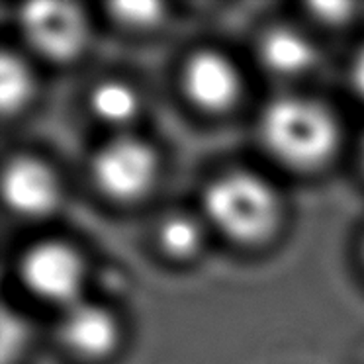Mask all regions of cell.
Returning a JSON list of instances; mask_svg holds the SVG:
<instances>
[{"instance_id": "cell-6", "label": "cell", "mask_w": 364, "mask_h": 364, "mask_svg": "<svg viewBox=\"0 0 364 364\" xmlns=\"http://www.w3.org/2000/svg\"><path fill=\"white\" fill-rule=\"evenodd\" d=\"M184 90L208 112H223L237 100L241 77L237 67L218 51H198L184 67Z\"/></svg>"}, {"instance_id": "cell-9", "label": "cell", "mask_w": 364, "mask_h": 364, "mask_svg": "<svg viewBox=\"0 0 364 364\" xmlns=\"http://www.w3.org/2000/svg\"><path fill=\"white\" fill-rule=\"evenodd\" d=\"M264 65L282 75L308 71L317 61V49L311 41L292 28H272L261 41Z\"/></svg>"}, {"instance_id": "cell-11", "label": "cell", "mask_w": 364, "mask_h": 364, "mask_svg": "<svg viewBox=\"0 0 364 364\" xmlns=\"http://www.w3.org/2000/svg\"><path fill=\"white\" fill-rule=\"evenodd\" d=\"M33 79L20 57L4 53L0 57V106L4 114L20 110L32 96Z\"/></svg>"}, {"instance_id": "cell-13", "label": "cell", "mask_w": 364, "mask_h": 364, "mask_svg": "<svg viewBox=\"0 0 364 364\" xmlns=\"http://www.w3.org/2000/svg\"><path fill=\"white\" fill-rule=\"evenodd\" d=\"M161 4L155 2H118L112 4V14L129 26H151L155 24L161 16Z\"/></svg>"}, {"instance_id": "cell-15", "label": "cell", "mask_w": 364, "mask_h": 364, "mask_svg": "<svg viewBox=\"0 0 364 364\" xmlns=\"http://www.w3.org/2000/svg\"><path fill=\"white\" fill-rule=\"evenodd\" d=\"M311 10L316 12L317 18H321L325 22H343L345 18H348L350 4H343V2H319V4H314Z\"/></svg>"}, {"instance_id": "cell-17", "label": "cell", "mask_w": 364, "mask_h": 364, "mask_svg": "<svg viewBox=\"0 0 364 364\" xmlns=\"http://www.w3.org/2000/svg\"><path fill=\"white\" fill-rule=\"evenodd\" d=\"M363 163H364V143H363Z\"/></svg>"}, {"instance_id": "cell-16", "label": "cell", "mask_w": 364, "mask_h": 364, "mask_svg": "<svg viewBox=\"0 0 364 364\" xmlns=\"http://www.w3.org/2000/svg\"><path fill=\"white\" fill-rule=\"evenodd\" d=\"M353 85L358 90V95L364 96V49L358 51V55L353 61Z\"/></svg>"}, {"instance_id": "cell-5", "label": "cell", "mask_w": 364, "mask_h": 364, "mask_svg": "<svg viewBox=\"0 0 364 364\" xmlns=\"http://www.w3.org/2000/svg\"><path fill=\"white\" fill-rule=\"evenodd\" d=\"M20 22L33 48L53 61L73 59L87 43V18L69 2L26 4L20 12Z\"/></svg>"}, {"instance_id": "cell-8", "label": "cell", "mask_w": 364, "mask_h": 364, "mask_svg": "<svg viewBox=\"0 0 364 364\" xmlns=\"http://www.w3.org/2000/svg\"><path fill=\"white\" fill-rule=\"evenodd\" d=\"M59 337L67 348L80 356L106 355L118 337V327L114 317L100 306L75 301L67 306L61 323Z\"/></svg>"}, {"instance_id": "cell-2", "label": "cell", "mask_w": 364, "mask_h": 364, "mask_svg": "<svg viewBox=\"0 0 364 364\" xmlns=\"http://www.w3.org/2000/svg\"><path fill=\"white\" fill-rule=\"evenodd\" d=\"M204 206L215 228L241 243L264 239L278 220V200L272 186L247 171L218 176L208 186Z\"/></svg>"}, {"instance_id": "cell-14", "label": "cell", "mask_w": 364, "mask_h": 364, "mask_svg": "<svg viewBox=\"0 0 364 364\" xmlns=\"http://www.w3.org/2000/svg\"><path fill=\"white\" fill-rule=\"evenodd\" d=\"M22 337H24V327L20 325V321L10 314H4L2 316V355L4 358H9L10 350L22 343Z\"/></svg>"}, {"instance_id": "cell-7", "label": "cell", "mask_w": 364, "mask_h": 364, "mask_svg": "<svg viewBox=\"0 0 364 364\" xmlns=\"http://www.w3.org/2000/svg\"><path fill=\"white\" fill-rule=\"evenodd\" d=\"M2 194L14 212L43 215L57 206L59 184L53 171L32 157H16L4 166Z\"/></svg>"}, {"instance_id": "cell-1", "label": "cell", "mask_w": 364, "mask_h": 364, "mask_svg": "<svg viewBox=\"0 0 364 364\" xmlns=\"http://www.w3.org/2000/svg\"><path fill=\"white\" fill-rule=\"evenodd\" d=\"M261 135L278 161L296 168H314L331 157L339 127L331 112L317 100L282 96L264 108Z\"/></svg>"}, {"instance_id": "cell-3", "label": "cell", "mask_w": 364, "mask_h": 364, "mask_svg": "<svg viewBox=\"0 0 364 364\" xmlns=\"http://www.w3.org/2000/svg\"><path fill=\"white\" fill-rule=\"evenodd\" d=\"M157 176V157L149 145L135 137H116L92 159V178L108 198H141Z\"/></svg>"}, {"instance_id": "cell-12", "label": "cell", "mask_w": 364, "mask_h": 364, "mask_svg": "<svg viewBox=\"0 0 364 364\" xmlns=\"http://www.w3.org/2000/svg\"><path fill=\"white\" fill-rule=\"evenodd\" d=\"M198 223L186 215H171L159 228V241L166 253L174 257H188L200 245Z\"/></svg>"}, {"instance_id": "cell-10", "label": "cell", "mask_w": 364, "mask_h": 364, "mask_svg": "<svg viewBox=\"0 0 364 364\" xmlns=\"http://www.w3.org/2000/svg\"><path fill=\"white\" fill-rule=\"evenodd\" d=\"M137 106L139 100L134 88L119 80H104L90 92V108L95 116L112 126L129 122L137 114Z\"/></svg>"}, {"instance_id": "cell-4", "label": "cell", "mask_w": 364, "mask_h": 364, "mask_svg": "<svg viewBox=\"0 0 364 364\" xmlns=\"http://www.w3.org/2000/svg\"><path fill=\"white\" fill-rule=\"evenodd\" d=\"M20 277L41 300L71 306L85 278V267L73 247L59 241H43L30 247L20 261Z\"/></svg>"}]
</instances>
